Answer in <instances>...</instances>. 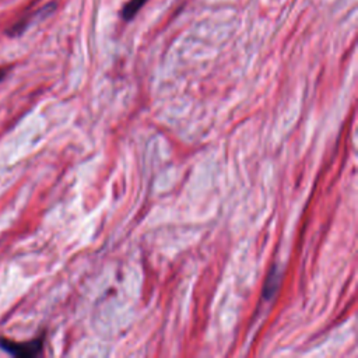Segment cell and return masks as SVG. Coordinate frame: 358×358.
<instances>
[{"instance_id":"6da1fadb","label":"cell","mask_w":358,"mask_h":358,"mask_svg":"<svg viewBox=\"0 0 358 358\" xmlns=\"http://www.w3.org/2000/svg\"><path fill=\"white\" fill-rule=\"evenodd\" d=\"M0 350L14 357H24V358L36 357L43 350V336L34 338L31 341H24V343H17V341L0 337Z\"/></svg>"},{"instance_id":"3957f363","label":"cell","mask_w":358,"mask_h":358,"mask_svg":"<svg viewBox=\"0 0 358 358\" xmlns=\"http://www.w3.org/2000/svg\"><path fill=\"white\" fill-rule=\"evenodd\" d=\"M4 76H6V70L1 69V70H0V81L4 78Z\"/></svg>"},{"instance_id":"7a4b0ae2","label":"cell","mask_w":358,"mask_h":358,"mask_svg":"<svg viewBox=\"0 0 358 358\" xmlns=\"http://www.w3.org/2000/svg\"><path fill=\"white\" fill-rule=\"evenodd\" d=\"M145 1H147V0H130V1L123 7V10H122V13H120L122 18H123L124 21H130V20L141 10V7L145 4Z\"/></svg>"}]
</instances>
